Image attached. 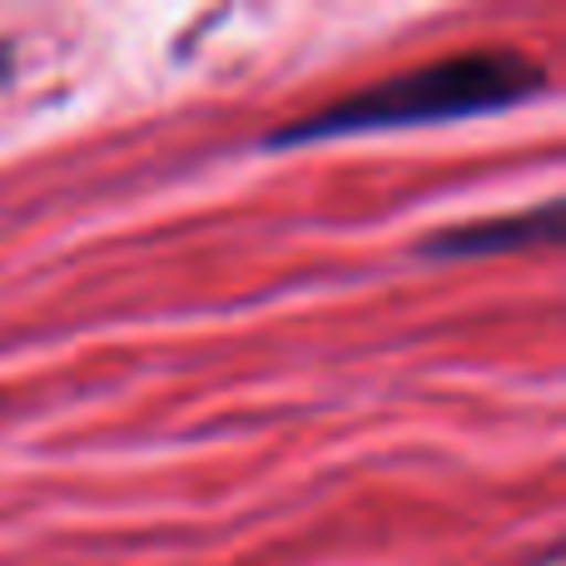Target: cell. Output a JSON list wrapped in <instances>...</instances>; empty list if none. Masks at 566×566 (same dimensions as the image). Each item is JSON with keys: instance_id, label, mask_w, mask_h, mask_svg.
<instances>
[{"instance_id": "obj_1", "label": "cell", "mask_w": 566, "mask_h": 566, "mask_svg": "<svg viewBox=\"0 0 566 566\" xmlns=\"http://www.w3.org/2000/svg\"><path fill=\"white\" fill-rule=\"evenodd\" d=\"M547 90V70L537 55L517 45H478L458 55L428 60L418 70L388 75L368 90L333 99L313 115L279 125L269 145H313V139H343V135H382V129H412V125H442V119H472L497 115L522 99Z\"/></svg>"}, {"instance_id": "obj_2", "label": "cell", "mask_w": 566, "mask_h": 566, "mask_svg": "<svg viewBox=\"0 0 566 566\" xmlns=\"http://www.w3.org/2000/svg\"><path fill=\"white\" fill-rule=\"evenodd\" d=\"M562 224V205L547 199L537 209H522V214H502V219H478V224H458L442 229V234L422 239V254L428 259H482V254H512V249H537L552 244Z\"/></svg>"}, {"instance_id": "obj_3", "label": "cell", "mask_w": 566, "mask_h": 566, "mask_svg": "<svg viewBox=\"0 0 566 566\" xmlns=\"http://www.w3.org/2000/svg\"><path fill=\"white\" fill-rule=\"evenodd\" d=\"M10 70H15V50H10V45H0V85H6V80H10Z\"/></svg>"}]
</instances>
